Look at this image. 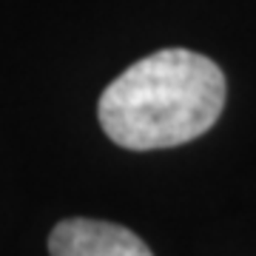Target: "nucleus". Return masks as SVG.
Returning a JSON list of instances; mask_svg holds the SVG:
<instances>
[{
	"label": "nucleus",
	"instance_id": "obj_1",
	"mask_svg": "<svg viewBox=\"0 0 256 256\" xmlns=\"http://www.w3.org/2000/svg\"><path fill=\"white\" fill-rule=\"evenodd\" d=\"M228 82L210 57L162 48L128 66L100 94L97 117L126 151H160L202 137L225 108Z\"/></svg>",
	"mask_w": 256,
	"mask_h": 256
},
{
	"label": "nucleus",
	"instance_id": "obj_2",
	"mask_svg": "<svg viewBox=\"0 0 256 256\" xmlns=\"http://www.w3.org/2000/svg\"><path fill=\"white\" fill-rule=\"evenodd\" d=\"M52 256H154L134 230L102 220H63L48 236Z\"/></svg>",
	"mask_w": 256,
	"mask_h": 256
}]
</instances>
